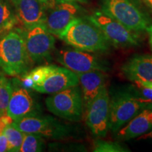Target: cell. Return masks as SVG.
I'll list each match as a JSON object with an SVG mask.
<instances>
[{
    "label": "cell",
    "mask_w": 152,
    "mask_h": 152,
    "mask_svg": "<svg viewBox=\"0 0 152 152\" xmlns=\"http://www.w3.org/2000/svg\"><path fill=\"white\" fill-rule=\"evenodd\" d=\"M8 151V141L4 134H0V152Z\"/></svg>",
    "instance_id": "26"
},
{
    "label": "cell",
    "mask_w": 152,
    "mask_h": 152,
    "mask_svg": "<svg viewBox=\"0 0 152 152\" xmlns=\"http://www.w3.org/2000/svg\"><path fill=\"white\" fill-rule=\"evenodd\" d=\"M12 125L24 133H35L43 137L64 139L71 133L69 126L51 116L35 115L15 121Z\"/></svg>",
    "instance_id": "7"
},
{
    "label": "cell",
    "mask_w": 152,
    "mask_h": 152,
    "mask_svg": "<svg viewBox=\"0 0 152 152\" xmlns=\"http://www.w3.org/2000/svg\"><path fill=\"white\" fill-rule=\"evenodd\" d=\"M110 97L106 85L85 109V121L91 132L98 137H105L109 130Z\"/></svg>",
    "instance_id": "9"
},
{
    "label": "cell",
    "mask_w": 152,
    "mask_h": 152,
    "mask_svg": "<svg viewBox=\"0 0 152 152\" xmlns=\"http://www.w3.org/2000/svg\"><path fill=\"white\" fill-rule=\"evenodd\" d=\"M3 134L8 141V151L19 152L23 140L24 133L11 124L6 127Z\"/></svg>",
    "instance_id": "20"
},
{
    "label": "cell",
    "mask_w": 152,
    "mask_h": 152,
    "mask_svg": "<svg viewBox=\"0 0 152 152\" xmlns=\"http://www.w3.org/2000/svg\"><path fill=\"white\" fill-rule=\"evenodd\" d=\"M144 1H145V2L147 4L148 6L152 9V0H144Z\"/></svg>",
    "instance_id": "32"
},
{
    "label": "cell",
    "mask_w": 152,
    "mask_h": 152,
    "mask_svg": "<svg viewBox=\"0 0 152 152\" xmlns=\"http://www.w3.org/2000/svg\"><path fill=\"white\" fill-rule=\"evenodd\" d=\"M87 19L101 30L109 44L113 46L133 47L137 46L140 43V36L137 32L129 30L102 11H96Z\"/></svg>",
    "instance_id": "6"
},
{
    "label": "cell",
    "mask_w": 152,
    "mask_h": 152,
    "mask_svg": "<svg viewBox=\"0 0 152 152\" xmlns=\"http://www.w3.org/2000/svg\"><path fill=\"white\" fill-rule=\"evenodd\" d=\"M20 30L31 61L39 63L49 58L54 49L55 37L44 25Z\"/></svg>",
    "instance_id": "8"
},
{
    "label": "cell",
    "mask_w": 152,
    "mask_h": 152,
    "mask_svg": "<svg viewBox=\"0 0 152 152\" xmlns=\"http://www.w3.org/2000/svg\"><path fill=\"white\" fill-rule=\"evenodd\" d=\"M24 133V132H23ZM43 137L35 133H24L19 152H39L44 147Z\"/></svg>",
    "instance_id": "19"
},
{
    "label": "cell",
    "mask_w": 152,
    "mask_h": 152,
    "mask_svg": "<svg viewBox=\"0 0 152 152\" xmlns=\"http://www.w3.org/2000/svg\"><path fill=\"white\" fill-rule=\"evenodd\" d=\"M102 11L137 33L150 26L146 15L130 0H104Z\"/></svg>",
    "instance_id": "5"
},
{
    "label": "cell",
    "mask_w": 152,
    "mask_h": 152,
    "mask_svg": "<svg viewBox=\"0 0 152 152\" xmlns=\"http://www.w3.org/2000/svg\"><path fill=\"white\" fill-rule=\"evenodd\" d=\"M78 85L79 78L77 74L65 67L55 66L46 78L34 86L33 90L42 94H52Z\"/></svg>",
    "instance_id": "12"
},
{
    "label": "cell",
    "mask_w": 152,
    "mask_h": 152,
    "mask_svg": "<svg viewBox=\"0 0 152 152\" xmlns=\"http://www.w3.org/2000/svg\"><path fill=\"white\" fill-rule=\"evenodd\" d=\"M45 4V5H47V7H49V6H52L53 3V0H39Z\"/></svg>",
    "instance_id": "29"
},
{
    "label": "cell",
    "mask_w": 152,
    "mask_h": 152,
    "mask_svg": "<svg viewBox=\"0 0 152 152\" xmlns=\"http://www.w3.org/2000/svg\"><path fill=\"white\" fill-rule=\"evenodd\" d=\"M11 92L12 84L11 81L0 73V116L7 114Z\"/></svg>",
    "instance_id": "21"
},
{
    "label": "cell",
    "mask_w": 152,
    "mask_h": 152,
    "mask_svg": "<svg viewBox=\"0 0 152 152\" xmlns=\"http://www.w3.org/2000/svg\"><path fill=\"white\" fill-rule=\"evenodd\" d=\"M141 137V138H143V139H146V138H151L152 139V129L151 130V132H149V133H146V134H143V135L140 136Z\"/></svg>",
    "instance_id": "30"
},
{
    "label": "cell",
    "mask_w": 152,
    "mask_h": 152,
    "mask_svg": "<svg viewBox=\"0 0 152 152\" xmlns=\"http://www.w3.org/2000/svg\"><path fill=\"white\" fill-rule=\"evenodd\" d=\"M123 75L134 83L152 82V56L136 55L121 68Z\"/></svg>",
    "instance_id": "15"
},
{
    "label": "cell",
    "mask_w": 152,
    "mask_h": 152,
    "mask_svg": "<svg viewBox=\"0 0 152 152\" xmlns=\"http://www.w3.org/2000/svg\"><path fill=\"white\" fill-rule=\"evenodd\" d=\"M77 75L81 86L83 105L85 109L105 85L106 75L103 71H89Z\"/></svg>",
    "instance_id": "17"
},
{
    "label": "cell",
    "mask_w": 152,
    "mask_h": 152,
    "mask_svg": "<svg viewBox=\"0 0 152 152\" xmlns=\"http://www.w3.org/2000/svg\"><path fill=\"white\" fill-rule=\"evenodd\" d=\"M152 129V106L145 108L118 131V138L128 140L140 137Z\"/></svg>",
    "instance_id": "16"
},
{
    "label": "cell",
    "mask_w": 152,
    "mask_h": 152,
    "mask_svg": "<svg viewBox=\"0 0 152 152\" xmlns=\"http://www.w3.org/2000/svg\"><path fill=\"white\" fill-rule=\"evenodd\" d=\"M45 104L51 113L63 119L77 122L83 118L84 105L78 85L51 94Z\"/></svg>",
    "instance_id": "4"
},
{
    "label": "cell",
    "mask_w": 152,
    "mask_h": 152,
    "mask_svg": "<svg viewBox=\"0 0 152 152\" xmlns=\"http://www.w3.org/2000/svg\"><path fill=\"white\" fill-rule=\"evenodd\" d=\"M10 1H11V2H13V1H15V0H10Z\"/></svg>",
    "instance_id": "33"
},
{
    "label": "cell",
    "mask_w": 152,
    "mask_h": 152,
    "mask_svg": "<svg viewBox=\"0 0 152 152\" xmlns=\"http://www.w3.org/2000/svg\"><path fill=\"white\" fill-rule=\"evenodd\" d=\"M56 2H65V1H70V2H76V1H79V2H84L85 0H56Z\"/></svg>",
    "instance_id": "28"
},
{
    "label": "cell",
    "mask_w": 152,
    "mask_h": 152,
    "mask_svg": "<svg viewBox=\"0 0 152 152\" xmlns=\"http://www.w3.org/2000/svg\"><path fill=\"white\" fill-rule=\"evenodd\" d=\"M147 31L149 33V45L150 47H151V52H152V25H150V26L148 27Z\"/></svg>",
    "instance_id": "27"
},
{
    "label": "cell",
    "mask_w": 152,
    "mask_h": 152,
    "mask_svg": "<svg viewBox=\"0 0 152 152\" xmlns=\"http://www.w3.org/2000/svg\"><path fill=\"white\" fill-rule=\"evenodd\" d=\"M139 83V84L144 85V86L149 87H151V88H152V82H150V83Z\"/></svg>",
    "instance_id": "31"
},
{
    "label": "cell",
    "mask_w": 152,
    "mask_h": 152,
    "mask_svg": "<svg viewBox=\"0 0 152 152\" xmlns=\"http://www.w3.org/2000/svg\"><path fill=\"white\" fill-rule=\"evenodd\" d=\"M152 106L138 94L119 92L110 99L109 128L117 132L145 108Z\"/></svg>",
    "instance_id": "3"
},
{
    "label": "cell",
    "mask_w": 152,
    "mask_h": 152,
    "mask_svg": "<svg viewBox=\"0 0 152 152\" xmlns=\"http://www.w3.org/2000/svg\"><path fill=\"white\" fill-rule=\"evenodd\" d=\"M90 53L77 49H63L57 54L56 60L64 67L76 74L108 70L99 58Z\"/></svg>",
    "instance_id": "10"
},
{
    "label": "cell",
    "mask_w": 152,
    "mask_h": 152,
    "mask_svg": "<svg viewBox=\"0 0 152 152\" xmlns=\"http://www.w3.org/2000/svg\"><path fill=\"white\" fill-rule=\"evenodd\" d=\"M58 37L73 48L85 52H104L109 48L103 33L87 18H76Z\"/></svg>",
    "instance_id": "1"
},
{
    "label": "cell",
    "mask_w": 152,
    "mask_h": 152,
    "mask_svg": "<svg viewBox=\"0 0 152 152\" xmlns=\"http://www.w3.org/2000/svg\"><path fill=\"white\" fill-rule=\"evenodd\" d=\"M137 87L139 90V96L142 97L147 103L152 104V88L144 86L139 83H135Z\"/></svg>",
    "instance_id": "24"
},
{
    "label": "cell",
    "mask_w": 152,
    "mask_h": 152,
    "mask_svg": "<svg viewBox=\"0 0 152 152\" xmlns=\"http://www.w3.org/2000/svg\"><path fill=\"white\" fill-rule=\"evenodd\" d=\"M39 113L37 104L28 90L21 86H13L12 92L9 100L7 115L12 118L14 121L23 118L37 115Z\"/></svg>",
    "instance_id": "14"
},
{
    "label": "cell",
    "mask_w": 152,
    "mask_h": 152,
    "mask_svg": "<svg viewBox=\"0 0 152 152\" xmlns=\"http://www.w3.org/2000/svg\"><path fill=\"white\" fill-rule=\"evenodd\" d=\"M31 60L21 30H11L0 39V68L7 75L16 76L29 68Z\"/></svg>",
    "instance_id": "2"
},
{
    "label": "cell",
    "mask_w": 152,
    "mask_h": 152,
    "mask_svg": "<svg viewBox=\"0 0 152 152\" xmlns=\"http://www.w3.org/2000/svg\"><path fill=\"white\" fill-rule=\"evenodd\" d=\"M93 151L94 152H125L129 151L117 142L97 140L94 142Z\"/></svg>",
    "instance_id": "22"
},
{
    "label": "cell",
    "mask_w": 152,
    "mask_h": 152,
    "mask_svg": "<svg viewBox=\"0 0 152 152\" xmlns=\"http://www.w3.org/2000/svg\"><path fill=\"white\" fill-rule=\"evenodd\" d=\"M10 0H0V33L10 30L18 23Z\"/></svg>",
    "instance_id": "18"
},
{
    "label": "cell",
    "mask_w": 152,
    "mask_h": 152,
    "mask_svg": "<svg viewBox=\"0 0 152 152\" xmlns=\"http://www.w3.org/2000/svg\"><path fill=\"white\" fill-rule=\"evenodd\" d=\"M18 23L25 29L44 25L47 6L39 0H15L12 2Z\"/></svg>",
    "instance_id": "13"
},
{
    "label": "cell",
    "mask_w": 152,
    "mask_h": 152,
    "mask_svg": "<svg viewBox=\"0 0 152 152\" xmlns=\"http://www.w3.org/2000/svg\"><path fill=\"white\" fill-rule=\"evenodd\" d=\"M13 122H14V120L12 118L9 116L7 114L1 115L0 116V134H2L7 125L12 124Z\"/></svg>",
    "instance_id": "25"
},
{
    "label": "cell",
    "mask_w": 152,
    "mask_h": 152,
    "mask_svg": "<svg viewBox=\"0 0 152 152\" xmlns=\"http://www.w3.org/2000/svg\"><path fill=\"white\" fill-rule=\"evenodd\" d=\"M54 66H55L53 65L39 66V67L34 68L33 70H32L30 73H27L26 75L31 79V80L33 82L34 85H38L46 78L47 76L52 71Z\"/></svg>",
    "instance_id": "23"
},
{
    "label": "cell",
    "mask_w": 152,
    "mask_h": 152,
    "mask_svg": "<svg viewBox=\"0 0 152 152\" xmlns=\"http://www.w3.org/2000/svg\"><path fill=\"white\" fill-rule=\"evenodd\" d=\"M80 7L75 2L58 3L48 14H47L44 26L53 35L59 37L68 25L77 18Z\"/></svg>",
    "instance_id": "11"
}]
</instances>
